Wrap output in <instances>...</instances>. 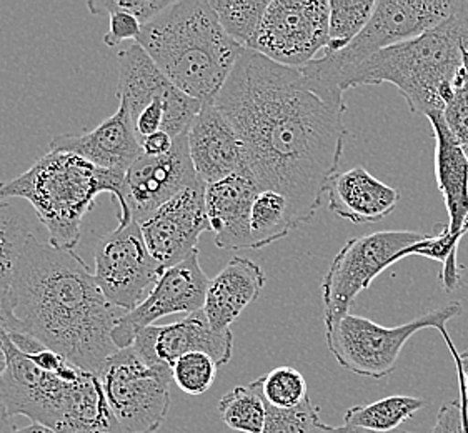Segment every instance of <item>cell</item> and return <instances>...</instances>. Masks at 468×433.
<instances>
[{
  "mask_svg": "<svg viewBox=\"0 0 468 433\" xmlns=\"http://www.w3.org/2000/svg\"><path fill=\"white\" fill-rule=\"evenodd\" d=\"M292 228L291 208L285 197L271 190H261L253 200L250 216L253 250L285 238Z\"/></svg>",
  "mask_w": 468,
  "mask_h": 433,
  "instance_id": "28",
  "label": "cell"
},
{
  "mask_svg": "<svg viewBox=\"0 0 468 433\" xmlns=\"http://www.w3.org/2000/svg\"><path fill=\"white\" fill-rule=\"evenodd\" d=\"M103 396L127 433H155L170 410L172 368L149 365L135 350H119L99 372Z\"/></svg>",
  "mask_w": 468,
  "mask_h": 433,
  "instance_id": "8",
  "label": "cell"
},
{
  "mask_svg": "<svg viewBox=\"0 0 468 433\" xmlns=\"http://www.w3.org/2000/svg\"><path fill=\"white\" fill-rule=\"evenodd\" d=\"M425 236L413 230H380L350 238L334 257L322 280L325 325L350 313L356 295L388 267L410 257L409 248Z\"/></svg>",
  "mask_w": 468,
  "mask_h": 433,
  "instance_id": "9",
  "label": "cell"
},
{
  "mask_svg": "<svg viewBox=\"0 0 468 433\" xmlns=\"http://www.w3.org/2000/svg\"><path fill=\"white\" fill-rule=\"evenodd\" d=\"M435 141V179L449 214V232L463 238L468 232V162L450 133L441 113L427 117Z\"/></svg>",
  "mask_w": 468,
  "mask_h": 433,
  "instance_id": "22",
  "label": "cell"
},
{
  "mask_svg": "<svg viewBox=\"0 0 468 433\" xmlns=\"http://www.w3.org/2000/svg\"><path fill=\"white\" fill-rule=\"evenodd\" d=\"M48 152H67L90 162L99 169L125 174L142 157V145L133 129L127 105L119 102L117 112L90 132L58 135Z\"/></svg>",
  "mask_w": 468,
  "mask_h": 433,
  "instance_id": "18",
  "label": "cell"
},
{
  "mask_svg": "<svg viewBox=\"0 0 468 433\" xmlns=\"http://www.w3.org/2000/svg\"><path fill=\"white\" fill-rule=\"evenodd\" d=\"M170 0H90L87 9L94 16H109L111 12H125L141 22L142 26L155 19L169 7Z\"/></svg>",
  "mask_w": 468,
  "mask_h": 433,
  "instance_id": "35",
  "label": "cell"
},
{
  "mask_svg": "<svg viewBox=\"0 0 468 433\" xmlns=\"http://www.w3.org/2000/svg\"><path fill=\"white\" fill-rule=\"evenodd\" d=\"M187 141L190 161L206 185L234 174H249L242 141L214 102L202 105L188 129Z\"/></svg>",
  "mask_w": 468,
  "mask_h": 433,
  "instance_id": "17",
  "label": "cell"
},
{
  "mask_svg": "<svg viewBox=\"0 0 468 433\" xmlns=\"http://www.w3.org/2000/svg\"><path fill=\"white\" fill-rule=\"evenodd\" d=\"M14 433H56L54 430H50L48 427H44L40 424H30L28 427L24 428H17Z\"/></svg>",
  "mask_w": 468,
  "mask_h": 433,
  "instance_id": "43",
  "label": "cell"
},
{
  "mask_svg": "<svg viewBox=\"0 0 468 433\" xmlns=\"http://www.w3.org/2000/svg\"><path fill=\"white\" fill-rule=\"evenodd\" d=\"M162 272L137 222L117 227L95 244V282L105 299L123 312L133 311L147 299Z\"/></svg>",
  "mask_w": 468,
  "mask_h": 433,
  "instance_id": "11",
  "label": "cell"
},
{
  "mask_svg": "<svg viewBox=\"0 0 468 433\" xmlns=\"http://www.w3.org/2000/svg\"><path fill=\"white\" fill-rule=\"evenodd\" d=\"M465 56H467V58H468V50H467V52H465Z\"/></svg>",
  "mask_w": 468,
  "mask_h": 433,
  "instance_id": "45",
  "label": "cell"
},
{
  "mask_svg": "<svg viewBox=\"0 0 468 433\" xmlns=\"http://www.w3.org/2000/svg\"><path fill=\"white\" fill-rule=\"evenodd\" d=\"M56 433H127L113 417L99 375L84 372L75 382L62 414L50 427Z\"/></svg>",
  "mask_w": 468,
  "mask_h": 433,
  "instance_id": "24",
  "label": "cell"
},
{
  "mask_svg": "<svg viewBox=\"0 0 468 433\" xmlns=\"http://www.w3.org/2000/svg\"><path fill=\"white\" fill-rule=\"evenodd\" d=\"M429 433H468L467 400L459 398L441 406Z\"/></svg>",
  "mask_w": 468,
  "mask_h": 433,
  "instance_id": "36",
  "label": "cell"
},
{
  "mask_svg": "<svg viewBox=\"0 0 468 433\" xmlns=\"http://www.w3.org/2000/svg\"><path fill=\"white\" fill-rule=\"evenodd\" d=\"M443 121L449 127L450 133L455 137L460 145L468 143V58L465 56L463 69L460 72L453 94L443 109Z\"/></svg>",
  "mask_w": 468,
  "mask_h": 433,
  "instance_id": "34",
  "label": "cell"
},
{
  "mask_svg": "<svg viewBox=\"0 0 468 433\" xmlns=\"http://www.w3.org/2000/svg\"><path fill=\"white\" fill-rule=\"evenodd\" d=\"M257 380L261 384L263 400L267 406L291 410L305 404L310 398L307 380L297 368L287 365L273 368L265 377Z\"/></svg>",
  "mask_w": 468,
  "mask_h": 433,
  "instance_id": "31",
  "label": "cell"
},
{
  "mask_svg": "<svg viewBox=\"0 0 468 433\" xmlns=\"http://www.w3.org/2000/svg\"><path fill=\"white\" fill-rule=\"evenodd\" d=\"M265 280V273L255 262L244 257H232L208 282L202 309L207 321L216 330H230L242 312L261 297Z\"/></svg>",
  "mask_w": 468,
  "mask_h": 433,
  "instance_id": "21",
  "label": "cell"
},
{
  "mask_svg": "<svg viewBox=\"0 0 468 433\" xmlns=\"http://www.w3.org/2000/svg\"><path fill=\"white\" fill-rule=\"evenodd\" d=\"M328 19L327 0H271L249 50L275 64L302 69L327 48Z\"/></svg>",
  "mask_w": 468,
  "mask_h": 433,
  "instance_id": "10",
  "label": "cell"
},
{
  "mask_svg": "<svg viewBox=\"0 0 468 433\" xmlns=\"http://www.w3.org/2000/svg\"><path fill=\"white\" fill-rule=\"evenodd\" d=\"M150 255L162 270L197 252L200 236L210 230L206 208V184L182 190L152 216L139 222Z\"/></svg>",
  "mask_w": 468,
  "mask_h": 433,
  "instance_id": "15",
  "label": "cell"
},
{
  "mask_svg": "<svg viewBox=\"0 0 468 433\" xmlns=\"http://www.w3.org/2000/svg\"><path fill=\"white\" fill-rule=\"evenodd\" d=\"M375 0H330L325 54H337L356 40L372 19Z\"/></svg>",
  "mask_w": 468,
  "mask_h": 433,
  "instance_id": "29",
  "label": "cell"
},
{
  "mask_svg": "<svg viewBox=\"0 0 468 433\" xmlns=\"http://www.w3.org/2000/svg\"><path fill=\"white\" fill-rule=\"evenodd\" d=\"M117 97L119 102L127 105L131 117H135L157 100L178 102L187 94L178 90L135 42L119 54Z\"/></svg>",
  "mask_w": 468,
  "mask_h": 433,
  "instance_id": "23",
  "label": "cell"
},
{
  "mask_svg": "<svg viewBox=\"0 0 468 433\" xmlns=\"http://www.w3.org/2000/svg\"><path fill=\"white\" fill-rule=\"evenodd\" d=\"M271 0H212L220 26L229 37L249 50L262 24Z\"/></svg>",
  "mask_w": 468,
  "mask_h": 433,
  "instance_id": "30",
  "label": "cell"
},
{
  "mask_svg": "<svg viewBox=\"0 0 468 433\" xmlns=\"http://www.w3.org/2000/svg\"><path fill=\"white\" fill-rule=\"evenodd\" d=\"M210 279L200 267L198 250L187 260L165 269L147 299L127 312L113 330L112 340L119 350L129 349L142 330L176 313H196L204 309Z\"/></svg>",
  "mask_w": 468,
  "mask_h": 433,
  "instance_id": "14",
  "label": "cell"
},
{
  "mask_svg": "<svg viewBox=\"0 0 468 433\" xmlns=\"http://www.w3.org/2000/svg\"><path fill=\"white\" fill-rule=\"evenodd\" d=\"M460 313L462 303L449 301L397 327H384L366 317L346 313V317L325 325V342L340 367L360 377L380 380L394 372L405 343L420 330L437 329L449 349L455 347L447 323Z\"/></svg>",
  "mask_w": 468,
  "mask_h": 433,
  "instance_id": "7",
  "label": "cell"
},
{
  "mask_svg": "<svg viewBox=\"0 0 468 433\" xmlns=\"http://www.w3.org/2000/svg\"><path fill=\"white\" fill-rule=\"evenodd\" d=\"M125 313L105 299L94 272L74 250L28 238L14 285L16 333L99 375L119 352L112 333Z\"/></svg>",
  "mask_w": 468,
  "mask_h": 433,
  "instance_id": "2",
  "label": "cell"
},
{
  "mask_svg": "<svg viewBox=\"0 0 468 433\" xmlns=\"http://www.w3.org/2000/svg\"><path fill=\"white\" fill-rule=\"evenodd\" d=\"M137 44L178 90L202 104L216 102L245 50L207 0L172 2L142 27Z\"/></svg>",
  "mask_w": 468,
  "mask_h": 433,
  "instance_id": "3",
  "label": "cell"
},
{
  "mask_svg": "<svg viewBox=\"0 0 468 433\" xmlns=\"http://www.w3.org/2000/svg\"><path fill=\"white\" fill-rule=\"evenodd\" d=\"M455 0H378L362 34L337 54H324L300 70L327 102L346 109L342 82L367 58L439 27Z\"/></svg>",
  "mask_w": 468,
  "mask_h": 433,
  "instance_id": "6",
  "label": "cell"
},
{
  "mask_svg": "<svg viewBox=\"0 0 468 433\" xmlns=\"http://www.w3.org/2000/svg\"><path fill=\"white\" fill-rule=\"evenodd\" d=\"M259 192L249 174H234L206 185L207 216L218 248H252L250 216Z\"/></svg>",
  "mask_w": 468,
  "mask_h": 433,
  "instance_id": "19",
  "label": "cell"
},
{
  "mask_svg": "<svg viewBox=\"0 0 468 433\" xmlns=\"http://www.w3.org/2000/svg\"><path fill=\"white\" fill-rule=\"evenodd\" d=\"M218 415L230 430L242 433H262L267 417L259 380L249 385H237L218 402Z\"/></svg>",
  "mask_w": 468,
  "mask_h": 433,
  "instance_id": "27",
  "label": "cell"
},
{
  "mask_svg": "<svg viewBox=\"0 0 468 433\" xmlns=\"http://www.w3.org/2000/svg\"><path fill=\"white\" fill-rule=\"evenodd\" d=\"M32 237L26 220L10 204L0 202V329L17 332L14 317V285L19 260Z\"/></svg>",
  "mask_w": 468,
  "mask_h": 433,
  "instance_id": "25",
  "label": "cell"
},
{
  "mask_svg": "<svg viewBox=\"0 0 468 433\" xmlns=\"http://www.w3.org/2000/svg\"><path fill=\"white\" fill-rule=\"evenodd\" d=\"M198 180L188 153L187 133L177 137L174 149L164 157L142 153L141 159L123 175L121 202L117 206L119 227L123 228L132 222L139 224Z\"/></svg>",
  "mask_w": 468,
  "mask_h": 433,
  "instance_id": "12",
  "label": "cell"
},
{
  "mask_svg": "<svg viewBox=\"0 0 468 433\" xmlns=\"http://www.w3.org/2000/svg\"><path fill=\"white\" fill-rule=\"evenodd\" d=\"M176 139L167 132H157L141 142L142 153L147 157H164L174 149Z\"/></svg>",
  "mask_w": 468,
  "mask_h": 433,
  "instance_id": "38",
  "label": "cell"
},
{
  "mask_svg": "<svg viewBox=\"0 0 468 433\" xmlns=\"http://www.w3.org/2000/svg\"><path fill=\"white\" fill-rule=\"evenodd\" d=\"M314 433H375V432H367V430H360V428H352V427H332V425L324 424V422H320L317 425V428H315V432ZM390 433H413L407 432V430H395V432Z\"/></svg>",
  "mask_w": 468,
  "mask_h": 433,
  "instance_id": "41",
  "label": "cell"
},
{
  "mask_svg": "<svg viewBox=\"0 0 468 433\" xmlns=\"http://www.w3.org/2000/svg\"><path fill=\"white\" fill-rule=\"evenodd\" d=\"M450 352L455 358L457 374H459L460 398H465L468 402V350L462 352V354H459L457 349L450 350Z\"/></svg>",
  "mask_w": 468,
  "mask_h": 433,
  "instance_id": "39",
  "label": "cell"
},
{
  "mask_svg": "<svg viewBox=\"0 0 468 433\" xmlns=\"http://www.w3.org/2000/svg\"><path fill=\"white\" fill-rule=\"evenodd\" d=\"M17 427L14 424V415L10 414L9 408L0 398V433H14Z\"/></svg>",
  "mask_w": 468,
  "mask_h": 433,
  "instance_id": "40",
  "label": "cell"
},
{
  "mask_svg": "<svg viewBox=\"0 0 468 433\" xmlns=\"http://www.w3.org/2000/svg\"><path fill=\"white\" fill-rule=\"evenodd\" d=\"M9 333L4 329H0V375L7 368V354H5V342H7Z\"/></svg>",
  "mask_w": 468,
  "mask_h": 433,
  "instance_id": "42",
  "label": "cell"
},
{
  "mask_svg": "<svg viewBox=\"0 0 468 433\" xmlns=\"http://www.w3.org/2000/svg\"><path fill=\"white\" fill-rule=\"evenodd\" d=\"M425 398L409 396H385L368 406L350 407L344 417V425L367 432L390 433L421 410Z\"/></svg>",
  "mask_w": 468,
  "mask_h": 433,
  "instance_id": "26",
  "label": "cell"
},
{
  "mask_svg": "<svg viewBox=\"0 0 468 433\" xmlns=\"http://www.w3.org/2000/svg\"><path fill=\"white\" fill-rule=\"evenodd\" d=\"M109 32L103 36V44L107 48H117L123 40H137L141 37L142 26L139 20L125 12H111L109 14Z\"/></svg>",
  "mask_w": 468,
  "mask_h": 433,
  "instance_id": "37",
  "label": "cell"
},
{
  "mask_svg": "<svg viewBox=\"0 0 468 433\" xmlns=\"http://www.w3.org/2000/svg\"><path fill=\"white\" fill-rule=\"evenodd\" d=\"M7 368L0 375V398L12 415H24L32 424L52 427L66 406L74 384L84 370L74 367L67 374L48 372L17 349L7 337Z\"/></svg>",
  "mask_w": 468,
  "mask_h": 433,
  "instance_id": "13",
  "label": "cell"
},
{
  "mask_svg": "<svg viewBox=\"0 0 468 433\" xmlns=\"http://www.w3.org/2000/svg\"><path fill=\"white\" fill-rule=\"evenodd\" d=\"M123 175L99 169L74 153L48 152L27 172L0 184V200L26 198L48 228V244L74 250L95 197L109 192L119 206Z\"/></svg>",
  "mask_w": 468,
  "mask_h": 433,
  "instance_id": "5",
  "label": "cell"
},
{
  "mask_svg": "<svg viewBox=\"0 0 468 433\" xmlns=\"http://www.w3.org/2000/svg\"><path fill=\"white\" fill-rule=\"evenodd\" d=\"M328 210L354 224H378L394 212L399 190L375 179L364 167L335 172L325 187Z\"/></svg>",
  "mask_w": 468,
  "mask_h": 433,
  "instance_id": "20",
  "label": "cell"
},
{
  "mask_svg": "<svg viewBox=\"0 0 468 433\" xmlns=\"http://www.w3.org/2000/svg\"><path fill=\"white\" fill-rule=\"evenodd\" d=\"M265 407L267 417L262 433H314L322 422L320 408L314 406L310 398L305 404L291 410H281L267 404Z\"/></svg>",
  "mask_w": 468,
  "mask_h": 433,
  "instance_id": "33",
  "label": "cell"
},
{
  "mask_svg": "<svg viewBox=\"0 0 468 433\" xmlns=\"http://www.w3.org/2000/svg\"><path fill=\"white\" fill-rule=\"evenodd\" d=\"M462 151H463V155H465V159H467L468 162V143L467 145H463V147H462Z\"/></svg>",
  "mask_w": 468,
  "mask_h": 433,
  "instance_id": "44",
  "label": "cell"
},
{
  "mask_svg": "<svg viewBox=\"0 0 468 433\" xmlns=\"http://www.w3.org/2000/svg\"><path fill=\"white\" fill-rule=\"evenodd\" d=\"M217 372L216 360L202 352L186 354L172 365L174 384L187 396H202L210 390L216 382Z\"/></svg>",
  "mask_w": 468,
  "mask_h": 433,
  "instance_id": "32",
  "label": "cell"
},
{
  "mask_svg": "<svg viewBox=\"0 0 468 433\" xmlns=\"http://www.w3.org/2000/svg\"><path fill=\"white\" fill-rule=\"evenodd\" d=\"M132 349L149 365L172 368L174 362L182 355L202 352L222 367L234 355V335L232 330L214 329L204 311H200L169 325H150L142 330L133 340Z\"/></svg>",
  "mask_w": 468,
  "mask_h": 433,
  "instance_id": "16",
  "label": "cell"
},
{
  "mask_svg": "<svg viewBox=\"0 0 468 433\" xmlns=\"http://www.w3.org/2000/svg\"><path fill=\"white\" fill-rule=\"evenodd\" d=\"M214 104L244 145L259 190L285 197L293 228L310 222L340 165L346 109L327 102L300 69L244 50Z\"/></svg>",
  "mask_w": 468,
  "mask_h": 433,
  "instance_id": "1",
  "label": "cell"
},
{
  "mask_svg": "<svg viewBox=\"0 0 468 433\" xmlns=\"http://www.w3.org/2000/svg\"><path fill=\"white\" fill-rule=\"evenodd\" d=\"M468 50V2L459 0L439 27L367 58L342 82V90L360 85L392 84L413 113H441L453 94Z\"/></svg>",
  "mask_w": 468,
  "mask_h": 433,
  "instance_id": "4",
  "label": "cell"
}]
</instances>
